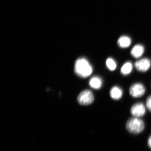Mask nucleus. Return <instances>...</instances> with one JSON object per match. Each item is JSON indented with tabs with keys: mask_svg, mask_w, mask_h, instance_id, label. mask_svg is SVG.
<instances>
[{
	"mask_svg": "<svg viewBox=\"0 0 151 151\" xmlns=\"http://www.w3.org/2000/svg\"><path fill=\"white\" fill-rule=\"evenodd\" d=\"M145 52V48L142 45L137 44L131 50V54L134 58H138L142 56Z\"/></svg>",
	"mask_w": 151,
	"mask_h": 151,
	"instance_id": "7",
	"label": "nucleus"
},
{
	"mask_svg": "<svg viewBox=\"0 0 151 151\" xmlns=\"http://www.w3.org/2000/svg\"><path fill=\"white\" fill-rule=\"evenodd\" d=\"M134 66L138 71L142 72H146L150 68V60L148 58H143L139 60L135 63Z\"/></svg>",
	"mask_w": 151,
	"mask_h": 151,
	"instance_id": "5",
	"label": "nucleus"
},
{
	"mask_svg": "<svg viewBox=\"0 0 151 151\" xmlns=\"http://www.w3.org/2000/svg\"><path fill=\"white\" fill-rule=\"evenodd\" d=\"M133 69V65L132 62L128 61L125 63L122 66L121 69V72L124 75H127L132 72Z\"/></svg>",
	"mask_w": 151,
	"mask_h": 151,
	"instance_id": "11",
	"label": "nucleus"
},
{
	"mask_svg": "<svg viewBox=\"0 0 151 151\" xmlns=\"http://www.w3.org/2000/svg\"><path fill=\"white\" fill-rule=\"evenodd\" d=\"M146 105L149 111L151 112V95L147 97L146 100Z\"/></svg>",
	"mask_w": 151,
	"mask_h": 151,
	"instance_id": "13",
	"label": "nucleus"
},
{
	"mask_svg": "<svg viewBox=\"0 0 151 151\" xmlns=\"http://www.w3.org/2000/svg\"><path fill=\"white\" fill-rule=\"evenodd\" d=\"M148 144L149 147L151 148V136L149 138L148 141Z\"/></svg>",
	"mask_w": 151,
	"mask_h": 151,
	"instance_id": "14",
	"label": "nucleus"
},
{
	"mask_svg": "<svg viewBox=\"0 0 151 151\" xmlns=\"http://www.w3.org/2000/svg\"><path fill=\"white\" fill-rule=\"evenodd\" d=\"M145 123L139 118L134 117L127 121L126 128L128 132L133 134L141 133L145 129Z\"/></svg>",
	"mask_w": 151,
	"mask_h": 151,
	"instance_id": "2",
	"label": "nucleus"
},
{
	"mask_svg": "<svg viewBox=\"0 0 151 151\" xmlns=\"http://www.w3.org/2000/svg\"><path fill=\"white\" fill-rule=\"evenodd\" d=\"M110 96L113 100H119L123 96V90L118 86H114L111 88L110 92Z\"/></svg>",
	"mask_w": 151,
	"mask_h": 151,
	"instance_id": "8",
	"label": "nucleus"
},
{
	"mask_svg": "<svg viewBox=\"0 0 151 151\" xmlns=\"http://www.w3.org/2000/svg\"><path fill=\"white\" fill-rule=\"evenodd\" d=\"M117 43L119 47L121 48H127L131 45L132 43V40L131 38L127 36H122L119 38Z\"/></svg>",
	"mask_w": 151,
	"mask_h": 151,
	"instance_id": "9",
	"label": "nucleus"
},
{
	"mask_svg": "<svg viewBox=\"0 0 151 151\" xmlns=\"http://www.w3.org/2000/svg\"><path fill=\"white\" fill-rule=\"evenodd\" d=\"M89 84L93 89H100L103 85V81L100 77L94 76L90 79L89 81Z\"/></svg>",
	"mask_w": 151,
	"mask_h": 151,
	"instance_id": "10",
	"label": "nucleus"
},
{
	"mask_svg": "<svg viewBox=\"0 0 151 151\" xmlns=\"http://www.w3.org/2000/svg\"><path fill=\"white\" fill-rule=\"evenodd\" d=\"M106 65L108 69L111 71L115 70L117 67L116 61L111 57L108 58L106 60Z\"/></svg>",
	"mask_w": 151,
	"mask_h": 151,
	"instance_id": "12",
	"label": "nucleus"
},
{
	"mask_svg": "<svg viewBox=\"0 0 151 151\" xmlns=\"http://www.w3.org/2000/svg\"><path fill=\"white\" fill-rule=\"evenodd\" d=\"M74 70L78 76L82 78H86L92 74L93 69L86 58H80L76 61Z\"/></svg>",
	"mask_w": 151,
	"mask_h": 151,
	"instance_id": "1",
	"label": "nucleus"
},
{
	"mask_svg": "<svg viewBox=\"0 0 151 151\" xmlns=\"http://www.w3.org/2000/svg\"><path fill=\"white\" fill-rule=\"evenodd\" d=\"M78 102L80 105H90L94 100V96L92 91L86 89L81 92L77 97Z\"/></svg>",
	"mask_w": 151,
	"mask_h": 151,
	"instance_id": "3",
	"label": "nucleus"
},
{
	"mask_svg": "<svg viewBox=\"0 0 151 151\" xmlns=\"http://www.w3.org/2000/svg\"><path fill=\"white\" fill-rule=\"evenodd\" d=\"M146 113L145 105L142 103H135L132 106L131 113L134 117L139 118L144 116Z\"/></svg>",
	"mask_w": 151,
	"mask_h": 151,
	"instance_id": "6",
	"label": "nucleus"
},
{
	"mask_svg": "<svg viewBox=\"0 0 151 151\" xmlns=\"http://www.w3.org/2000/svg\"><path fill=\"white\" fill-rule=\"evenodd\" d=\"M145 87L140 83H136L132 84L129 90L130 95L134 98L142 97L145 94Z\"/></svg>",
	"mask_w": 151,
	"mask_h": 151,
	"instance_id": "4",
	"label": "nucleus"
}]
</instances>
